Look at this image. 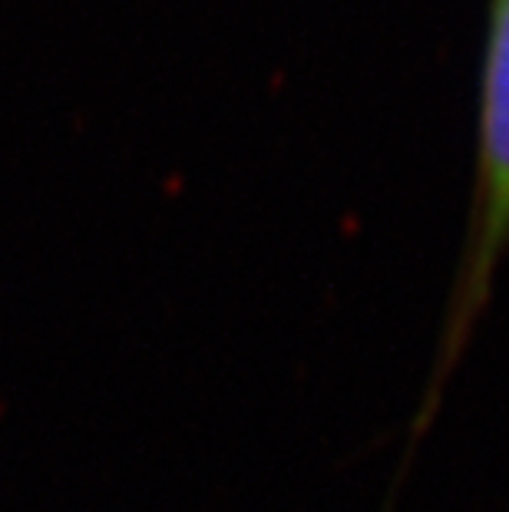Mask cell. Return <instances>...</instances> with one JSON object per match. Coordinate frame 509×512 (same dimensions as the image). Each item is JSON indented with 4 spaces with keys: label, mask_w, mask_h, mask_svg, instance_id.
Instances as JSON below:
<instances>
[{
    "label": "cell",
    "mask_w": 509,
    "mask_h": 512,
    "mask_svg": "<svg viewBox=\"0 0 509 512\" xmlns=\"http://www.w3.org/2000/svg\"><path fill=\"white\" fill-rule=\"evenodd\" d=\"M509 255V0L490 4V27L483 43L480 103H476V166L467 235H463L457 275H453L447 308H443L437 347L420 390V400L407 423L404 460L387 489L384 512H394L400 486L417 460L424 437L437 423L450 380L467 357L476 328L490 311L496 275Z\"/></svg>",
    "instance_id": "1"
}]
</instances>
